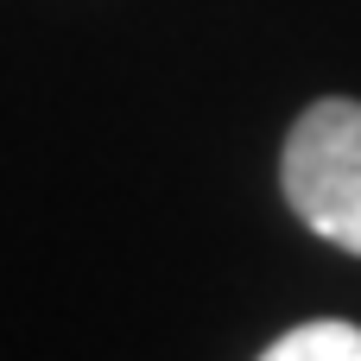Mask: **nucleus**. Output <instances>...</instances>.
<instances>
[{"mask_svg":"<svg viewBox=\"0 0 361 361\" xmlns=\"http://www.w3.org/2000/svg\"><path fill=\"white\" fill-rule=\"evenodd\" d=\"M279 190L311 235L361 254V102L324 95L298 114L279 152Z\"/></svg>","mask_w":361,"mask_h":361,"instance_id":"f257e3e1","label":"nucleus"},{"mask_svg":"<svg viewBox=\"0 0 361 361\" xmlns=\"http://www.w3.org/2000/svg\"><path fill=\"white\" fill-rule=\"evenodd\" d=\"M260 361H361V324H343V317L298 324L279 343H267Z\"/></svg>","mask_w":361,"mask_h":361,"instance_id":"f03ea898","label":"nucleus"}]
</instances>
